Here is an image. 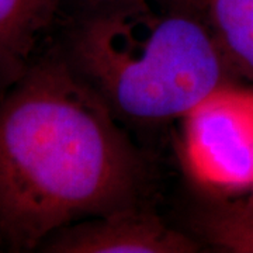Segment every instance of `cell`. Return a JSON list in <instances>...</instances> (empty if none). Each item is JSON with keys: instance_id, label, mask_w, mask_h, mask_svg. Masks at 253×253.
Wrapping results in <instances>:
<instances>
[{"instance_id": "6da1fadb", "label": "cell", "mask_w": 253, "mask_h": 253, "mask_svg": "<svg viewBox=\"0 0 253 253\" xmlns=\"http://www.w3.org/2000/svg\"><path fill=\"white\" fill-rule=\"evenodd\" d=\"M54 51L0 91V242L28 252L63 226L141 206L144 158Z\"/></svg>"}, {"instance_id": "7a4b0ae2", "label": "cell", "mask_w": 253, "mask_h": 253, "mask_svg": "<svg viewBox=\"0 0 253 253\" xmlns=\"http://www.w3.org/2000/svg\"><path fill=\"white\" fill-rule=\"evenodd\" d=\"M62 54L118 120L136 126L183 120L234 83L207 21L184 11L158 14L142 0L91 11Z\"/></svg>"}, {"instance_id": "3957f363", "label": "cell", "mask_w": 253, "mask_h": 253, "mask_svg": "<svg viewBox=\"0 0 253 253\" xmlns=\"http://www.w3.org/2000/svg\"><path fill=\"white\" fill-rule=\"evenodd\" d=\"M181 161L201 189L232 196L253 191V90L219 87L183 118Z\"/></svg>"}, {"instance_id": "277c9868", "label": "cell", "mask_w": 253, "mask_h": 253, "mask_svg": "<svg viewBox=\"0 0 253 253\" xmlns=\"http://www.w3.org/2000/svg\"><path fill=\"white\" fill-rule=\"evenodd\" d=\"M40 248L52 253H196L201 244L135 206L63 226Z\"/></svg>"}, {"instance_id": "5b68a950", "label": "cell", "mask_w": 253, "mask_h": 253, "mask_svg": "<svg viewBox=\"0 0 253 253\" xmlns=\"http://www.w3.org/2000/svg\"><path fill=\"white\" fill-rule=\"evenodd\" d=\"M61 1L0 0V91L34 61V49L56 17Z\"/></svg>"}, {"instance_id": "8992f818", "label": "cell", "mask_w": 253, "mask_h": 253, "mask_svg": "<svg viewBox=\"0 0 253 253\" xmlns=\"http://www.w3.org/2000/svg\"><path fill=\"white\" fill-rule=\"evenodd\" d=\"M206 9L229 69L253 82V0H208Z\"/></svg>"}, {"instance_id": "52a82bcc", "label": "cell", "mask_w": 253, "mask_h": 253, "mask_svg": "<svg viewBox=\"0 0 253 253\" xmlns=\"http://www.w3.org/2000/svg\"><path fill=\"white\" fill-rule=\"evenodd\" d=\"M196 232L225 252L253 253V215L236 204L214 207L194 221Z\"/></svg>"}, {"instance_id": "ba28073f", "label": "cell", "mask_w": 253, "mask_h": 253, "mask_svg": "<svg viewBox=\"0 0 253 253\" xmlns=\"http://www.w3.org/2000/svg\"><path fill=\"white\" fill-rule=\"evenodd\" d=\"M89 3L103 7V6H111V4H121V3H129V1H139V0H87Z\"/></svg>"}, {"instance_id": "9c48e42d", "label": "cell", "mask_w": 253, "mask_h": 253, "mask_svg": "<svg viewBox=\"0 0 253 253\" xmlns=\"http://www.w3.org/2000/svg\"><path fill=\"white\" fill-rule=\"evenodd\" d=\"M235 204L239 208H242L245 212H248V214L253 215V191H251V193L248 194V199L245 200V201L235 203Z\"/></svg>"}, {"instance_id": "30bf717a", "label": "cell", "mask_w": 253, "mask_h": 253, "mask_svg": "<svg viewBox=\"0 0 253 253\" xmlns=\"http://www.w3.org/2000/svg\"><path fill=\"white\" fill-rule=\"evenodd\" d=\"M184 1H189V3H193V4H207L208 0H184Z\"/></svg>"}]
</instances>
